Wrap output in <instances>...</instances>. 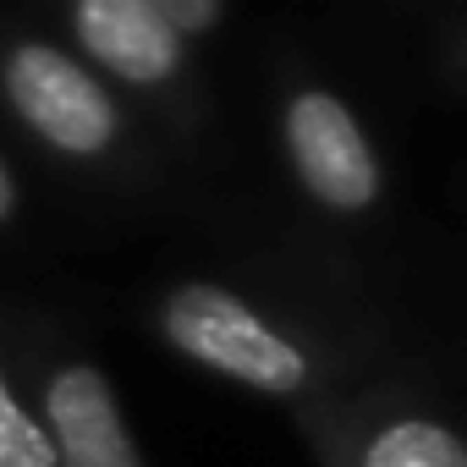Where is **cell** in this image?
I'll list each match as a JSON object with an SVG mask.
<instances>
[{"label":"cell","mask_w":467,"mask_h":467,"mask_svg":"<svg viewBox=\"0 0 467 467\" xmlns=\"http://www.w3.org/2000/svg\"><path fill=\"white\" fill-rule=\"evenodd\" d=\"M0 116L28 149L83 176L121 171L138 143L132 105L28 17H0Z\"/></svg>","instance_id":"cell-1"},{"label":"cell","mask_w":467,"mask_h":467,"mask_svg":"<svg viewBox=\"0 0 467 467\" xmlns=\"http://www.w3.org/2000/svg\"><path fill=\"white\" fill-rule=\"evenodd\" d=\"M0 330H6L17 374L56 445V467H149L121 412V390L94 352L45 325V314H0Z\"/></svg>","instance_id":"cell-2"},{"label":"cell","mask_w":467,"mask_h":467,"mask_svg":"<svg viewBox=\"0 0 467 467\" xmlns=\"http://www.w3.org/2000/svg\"><path fill=\"white\" fill-rule=\"evenodd\" d=\"M154 330L176 358L259 396H303L314 379L308 352L220 281H176L171 292H160Z\"/></svg>","instance_id":"cell-3"},{"label":"cell","mask_w":467,"mask_h":467,"mask_svg":"<svg viewBox=\"0 0 467 467\" xmlns=\"http://www.w3.org/2000/svg\"><path fill=\"white\" fill-rule=\"evenodd\" d=\"M50 34L121 99H165L187 83V45L154 0H67L50 12Z\"/></svg>","instance_id":"cell-4"},{"label":"cell","mask_w":467,"mask_h":467,"mask_svg":"<svg viewBox=\"0 0 467 467\" xmlns=\"http://www.w3.org/2000/svg\"><path fill=\"white\" fill-rule=\"evenodd\" d=\"M286 154L303 192L336 214H363L379 198V160L358 127V116L330 88H297L286 99Z\"/></svg>","instance_id":"cell-5"},{"label":"cell","mask_w":467,"mask_h":467,"mask_svg":"<svg viewBox=\"0 0 467 467\" xmlns=\"http://www.w3.org/2000/svg\"><path fill=\"white\" fill-rule=\"evenodd\" d=\"M0 467H56V445H50L39 407L17 374L6 330H0Z\"/></svg>","instance_id":"cell-6"},{"label":"cell","mask_w":467,"mask_h":467,"mask_svg":"<svg viewBox=\"0 0 467 467\" xmlns=\"http://www.w3.org/2000/svg\"><path fill=\"white\" fill-rule=\"evenodd\" d=\"M358 467H467V445L434 418H396L363 445Z\"/></svg>","instance_id":"cell-7"},{"label":"cell","mask_w":467,"mask_h":467,"mask_svg":"<svg viewBox=\"0 0 467 467\" xmlns=\"http://www.w3.org/2000/svg\"><path fill=\"white\" fill-rule=\"evenodd\" d=\"M154 12H160V23L192 50L203 34H214L220 23H225V6L220 0H154Z\"/></svg>","instance_id":"cell-8"},{"label":"cell","mask_w":467,"mask_h":467,"mask_svg":"<svg viewBox=\"0 0 467 467\" xmlns=\"http://www.w3.org/2000/svg\"><path fill=\"white\" fill-rule=\"evenodd\" d=\"M23 214H28V192H23V176H17L12 154L0 149V237H6V231H17V225H23Z\"/></svg>","instance_id":"cell-9"}]
</instances>
